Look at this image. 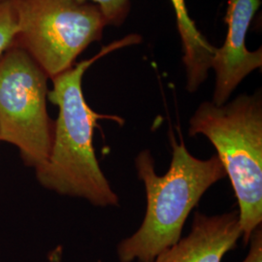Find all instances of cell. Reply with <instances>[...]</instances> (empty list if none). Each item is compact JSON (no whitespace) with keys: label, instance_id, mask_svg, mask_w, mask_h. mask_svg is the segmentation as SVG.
Segmentation results:
<instances>
[{"label":"cell","instance_id":"obj_9","mask_svg":"<svg viewBox=\"0 0 262 262\" xmlns=\"http://www.w3.org/2000/svg\"><path fill=\"white\" fill-rule=\"evenodd\" d=\"M18 32V17L13 0L0 2V56L15 44Z\"/></svg>","mask_w":262,"mask_h":262},{"label":"cell","instance_id":"obj_12","mask_svg":"<svg viewBox=\"0 0 262 262\" xmlns=\"http://www.w3.org/2000/svg\"><path fill=\"white\" fill-rule=\"evenodd\" d=\"M2 1H6V0H0V2H2Z\"/></svg>","mask_w":262,"mask_h":262},{"label":"cell","instance_id":"obj_4","mask_svg":"<svg viewBox=\"0 0 262 262\" xmlns=\"http://www.w3.org/2000/svg\"><path fill=\"white\" fill-rule=\"evenodd\" d=\"M23 48L49 79L71 68L107 24L99 7L78 0H13Z\"/></svg>","mask_w":262,"mask_h":262},{"label":"cell","instance_id":"obj_8","mask_svg":"<svg viewBox=\"0 0 262 262\" xmlns=\"http://www.w3.org/2000/svg\"><path fill=\"white\" fill-rule=\"evenodd\" d=\"M176 13L177 27L182 42L183 63L186 68V89L190 94L199 90L208 78L215 46L208 42L190 19L185 0H171Z\"/></svg>","mask_w":262,"mask_h":262},{"label":"cell","instance_id":"obj_2","mask_svg":"<svg viewBox=\"0 0 262 262\" xmlns=\"http://www.w3.org/2000/svg\"><path fill=\"white\" fill-rule=\"evenodd\" d=\"M172 158L168 171L156 172L150 150H141L134 159L137 176L146 191V213L140 227L117 246L120 262H151L178 242L190 212L207 190L226 177L217 156L197 159L183 139L170 133Z\"/></svg>","mask_w":262,"mask_h":262},{"label":"cell","instance_id":"obj_1","mask_svg":"<svg viewBox=\"0 0 262 262\" xmlns=\"http://www.w3.org/2000/svg\"><path fill=\"white\" fill-rule=\"evenodd\" d=\"M140 35L130 34L104 47L96 56L72 66L52 79L53 89L48 100L58 107L51 152L45 162L35 168L38 183L59 195L86 200L95 207L120 206L95 155L94 129L100 120L122 125L119 116L94 111L84 99L83 77L96 60L121 48L139 44Z\"/></svg>","mask_w":262,"mask_h":262},{"label":"cell","instance_id":"obj_10","mask_svg":"<svg viewBox=\"0 0 262 262\" xmlns=\"http://www.w3.org/2000/svg\"><path fill=\"white\" fill-rule=\"evenodd\" d=\"M80 2L93 1L103 15L107 26L119 27L124 23L130 10V0H78Z\"/></svg>","mask_w":262,"mask_h":262},{"label":"cell","instance_id":"obj_11","mask_svg":"<svg viewBox=\"0 0 262 262\" xmlns=\"http://www.w3.org/2000/svg\"><path fill=\"white\" fill-rule=\"evenodd\" d=\"M250 251L242 262H262V226L253 230L249 240Z\"/></svg>","mask_w":262,"mask_h":262},{"label":"cell","instance_id":"obj_7","mask_svg":"<svg viewBox=\"0 0 262 262\" xmlns=\"http://www.w3.org/2000/svg\"><path fill=\"white\" fill-rule=\"evenodd\" d=\"M242 238L238 211L208 215L195 212L189 234L151 262H222Z\"/></svg>","mask_w":262,"mask_h":262},{"label":"cell","instance_id":"obj_6","mask_svg":"<svg viewBox=\"0 0 262 262\" xmlns=\"http://www.w3.org/2000/svg\"><path fill=\"white\" fill-rule=\"evenodd\" d=\"M261 0H228L225 20L227 34L225 43L215 49L212 66L215 84L213 99L223 105L248 75L262 67V48L251 52L246 47V36Z\"/></svg>","mask_w":262,"mask_h":262},{"label":"cell","instance_id":"obj_5","mask_svg":"<svg viewBox=\"0 0 262 262\" xmlns=\"http://www.w3.org/2000/svg\"><path fill=\"white\" fill-rule=\"evenodd\" d=\"M48 80L16 44L0 56V141L15 146L25 164L34 169L47 160L54 139Z\"/></svg>","mask_w":262,"mask_h":262},{"label":"cell","instance_id":"obj_3","mask_svg":"<svg viewBox=\"0 0 262 262\" xmlns=\"http://www.w3.org/2000/svg\"><path fill=\"white\" fill-rule=\"evenodd\" d=\"M188 135H203L215 147L238 203L245 245L262 225V95H238L230 102L203 101L189 119Z\"/></svg>","mask_w":262,"mask_h":262}]
</instances>
